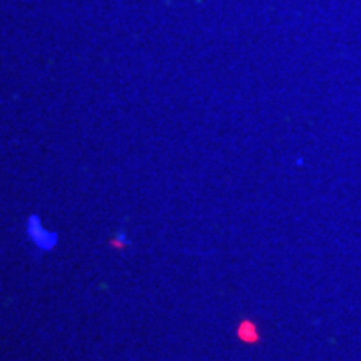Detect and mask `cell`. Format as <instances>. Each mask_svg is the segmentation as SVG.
I'll return each instance as SVG.
<instances>
[{"label": "cell", "instance_id": "1", "mask_svg": "<svg viewBox=\"0 0 361 361\" xmlns=\"http://www.w3.org/2000/svg\"><path fill=\"white\" fill-rule=\"evenodd\" d=\"M251 329H253V327H251L249 323L241 325V337H243V339H249V341H255V339H257V336H251Z\"/></svg>", "mask_w": 361, "mask_h": 361}]
</instances>
